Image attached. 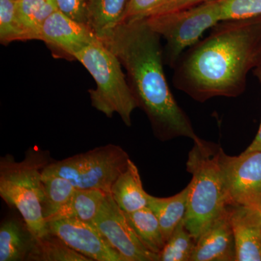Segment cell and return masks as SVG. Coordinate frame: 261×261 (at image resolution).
Here are the masks:
<instances>
[{
  "label": "cell",
  "mask_w": 261,
  "mask_h": 261,
  "mask_svg": "<svg viewBox=\"0 0 261 261\" xmlns=\"http://www.w3.org/2000/svg\"><path fill=\"white\" fill-rule=\"evenodd\" d=\"M130 0H88L87 25L99 38L123 22Z\"/></svg>",
  "instance_id": "9a60e30c"
},
{
  "label": "cell",
  "mask_w": 261,
  "mask_h": 261,
  "mask_svg": "<svg viewBox=\"0 0 261 261\" xmlns=\"http://www.w3.org/2000/svg\"><path fill=\"white\" fill-rule=\"evenodd\" d=\"M15 1H18V0H15Z\"/></svg>",
  "instance_id": "4dcf8cb0"
},
{
  "label": "cell",
  "mask_w": 261,
  "mask_h": 261,
  "mask_svg": "<svg viewBox=\"0 0 261 261\" xmlns=\"http://www.w3.org/2000/svg\"><path fill=\"white\" fill-rule=\"evenodd\" d=\"M130 159L118 145L101 146L46 166L43 174L66 178L80 190H99L111 194L116 178L128 167Z\"/></svg>",
  "instance_id": "8992f818"
},
{
  "label": "cell",
  "mask_w": 261,
  "mask_h": 261,
  "mask_svg": "<svg viewBox=\"0 0 261 261\" xmlns=\"http://www.w3.org/2000/svg\"><path fill=\"white\" fill-rule=\"evenodd\" d=\"M27 261H92L70 248L61 238L48 233L36 238Z\"/></svg>",
  "instance_id": "7402d4cb"
},
{
  "label": "cell",
  "mask_w": 261,
  "mask_h": 261,
  "mask_svg": "<svg viewBox=\"0 0 261 261\" xmlns=\"http://www.w3.org/2000/svg\"><path fill=\"white\" fill-rule=\"evenodd\" d=\"M35 241L25 221L5 220L0 226V261L27 260Z\"/></svg>",
  "instance_id": "4fadbf2b"
},
{
  "label": "cell",
  "mask_w": 261,
  "mask_h": 261,
  "mask_svg": "<svg viewBox=\"0 0 261 261\" xmlns=\"http://www.w3.org/2000/svg\"><path fill=\"white\" fill-rule=\"evenodd\" d=\"M196 243L197 241L185 227L183 220L159 254V261H191Z\"/></svg>",
  "instance_id": "603a6c76"
},
{
  "label": "cell",
  "mask_w": 261,
  "mask_h": 261,
  "mask_svg": "<svg viewBox=\"0 0 261 261\" xmlns=\"http://www.w3.org/2000/svg\"><path fill=\"white\" fill-rule=\"evenodd\" d=\"M230 207L201 235L191 261H236Z\"/></svg>",
  "instance_id": "7c38bea8"
},
{
  "label": "cell",
  "mask_w": 261,
  "mask_h": 261,
  "mask_svg": "<svg viewBox=\"0 0 261 261\" xmlns=\"http://www.w3.org/2000/svg\"><path fill=\"white\" fill-rule=\"evenodd\" d=\"M230 209L236 261H261V228L246 222L232 206Z\"/></svg>",
  "instance_id": "ac0fdd59"
},
{
  "label": "cell",
  "mask_w": 261,
  "mask_h": 261,
  "mask_svg": "<svg viewBox=\"0 0 261 261\" xmlns=\"http://www.w3.org/2000/svg\"><path fill=\"white\" fill-rule=\"evenodd\" d=\"M107 194L99 190L76 189L70 200L49 221L75 219L92 223Z\"/></svg>",
  "instance_id": "e0dca14e"
},
{
  "label": "cell",
  "mask_w": 261,
  "mask_h": 261,
  "mask_svg": "<svg viewBox=\"0 0 261 261\" xmlns=\"http://www.w3.org/2000/svg\"><path fill=\"white\" fill-rule=\"evenodd\" d=\"M47 224L49 233L92 261H126L92 223L63 219L49 221Z\"/></svg>",
  "instance_id": "9c48e42d"
},
{
  "label": "cell",
  "mask_w": 261,
  "mask_h": 261,
  "mask_svg": "<svg viewBox=\"0 0 261 261\" xmlns=\"http://www.w3.org/2000/svg\"><path fill=\"white\" fill-rule=\"evenodd\" d=\"M206 1H209V0H170L166 4L154 10L153 13L149 15V16L187 9V8H191V7L195 6L200 3H205Z\"/></svg>",
  "instance_id": "f1b7e54d"
},
{
  "label": "cell",
  "mask_w": 261,
  "mask_h": 261,
  "mask_svg": "<svg viewBox=\"0 0 261 261\" xmlns=\"http://www.w3.org/2000/svg\"><path fill=\"white\" fill-rule=\"evenodd\" d=\"M169 1L170 0H130L123 20L147 18L154 10Z\"/></svg>",
  "instance_id": "484cf974"
},
{
  "label": "cell",
  "mask_w": 261,
  "mask_h": 261,
  "mask_svg": "<svg viewBox=\"0 0 261 261\" xmlns=\"http://www.w3.org/2000/svg\"><path fill=\"white\" fill-rule=\"evenodd\" d=\"M261 64V16L221 21L211 34L182 53L173 84L194 100L237 97L247 76Z\"/></svg>",
  "instance_id": "6da1fadb"
},
{
  "label": "cell",
  "mask_w": 261,
  "mask_h": 261,
  "mask_svg": "<svg viewBox=\"0 0 261 261\" xmlns=\"http://www.w3.org/2000/svg\"><path fill=\"white\" fill-rule=\"evenodd\" d=\"M111 195L125 213L135 212L148 207L149 195L144 190L138 168L132 160L126 169L113 184Z\"/></svg>",
  "instance_id": "5bb4252c"
},
{
  "label": "cell",
  "mask_w": 261,
  "mask_h": 261,
  "mask_svg": "<svg viewBox=\"0 0 261 261\" xmlns=\"http://www.w3.org/2000/svg\"><path fill=\"white\" fill-rule=\"evenodd\" d=\"M221 21L261 16V0H218Z\"/></svg>",
  "instance_id": "d4e9b609"
},
{
  "label": "cell",
  "mask_w": 261,
  "mask_h": 261,
  "mask_svg": "<svg viewBox=\"0 0 261 261\" xmlns=\"http://www.w3.org/2000/svg\"><path fill=\"white\" fill-rule=\"evenodd\" d=\"M226 181L230 206L261 202V151L243 152L226 160Z\"/></svg>",
  "instance_id": "30bf717a"
},
{
  "label": "cell",
  "mask_w": 261,
  "mask_h": 261,
  "mask_svg": "<svg viewBox=\"0 0 261 261\" xmlns=\"http://www.w3.org/2000/svg\"><path fill=\"white\" fill-rule=\"evenodd\" d=\"M92 224L126 261H159V255L142 243L111 194L106 195Z\"/></svg>",
  "instance_id": "ba28073f"
},
{
  "label": "cell",
  "mask_w": 261,
  "mask_h": 261,
  "mask_svg": "<svg viewBox=\"0 0 261 261\" xmlns=\"http://www.w3.org/2000/svg\"><path fill=\"white\" fill-rule=\"evenodd\" d=\"M49 163L48 154L38 149H29L20 162L9 154L0 159V196L19 211L36 238L49 233L42 215V172Z\"/></svg>",
  "instance_id": "277c9868"
},
{
  "label": "cell",
  "mask_w": 261,
  "mask_h": 261,
  "mask_svg": "<svg viewBox=\"0 0 261 261\" xmlns=\"http://www.w3.org/2000/svg\"><path fill=\"white\" fill-rule=\"evenodd\" d=\"M127 219L138 238L147 249L159 254L166 241L155 215L148 207L132 213H125Z\"/></svg>",
  "instance_id": "d6986e66"
},
{
  "label": "cell",
  "mask_w": 261,
  "mask_h": 261,
  "mask_svg": "<svg viewBox=\"0 0 261 261\" xmlns=\"http://www.w3.org/2000/svg\"><path fill=\"white\" fill-rule=\"evenodd\" d=\"M145 19L149 27L166 42L164 63L173 68L184 51L198 42L205 31L221 22L219 1L209 0L187 9Z\"/></svg>",
  "instance_id": "52a82bcc"
},
{
  "label": "cell",
  "mask_w": 261,
  "mask_h": 261,
  "mask_svg": "<svg viewBox=\"0 0 261 261\" xmlns=\"http://www.w3.org/2000/svg\"><path fill=\"white\" fill-rule=\"evenodd\" d=\"M188 154L189 184L185 227L196 241L230 206L225 153L219 144L197 137Z\"/></svg>",
  "instance_id": "3957f363"
},
{
  "label": "cell",
  "mask_w": 261,
  "mask_h": 261,
  "mask_svg": "<svg viewBox=\"0 0 261 261\" xmlns=\"http://www.w3.org/2000/svg\"><path fill=\"white\" fill-rule=\"evenodd\" d=\"M58 10L68 18L87 25L88 0H55Z\"/></svg>",
  "instance_id": "4316f807"
},
{
  "label": "cell",
  "mask_w": 261,
  "mask_h": 261,
  "mask_svg": "<svg viewBox=\"0 0 261 261\" xmlns=\"http://www.w3.org/2000/svg\"><path fill=\"white\" fill-rule=\"evenodd\" d=\"M42 215L47 223L70 200L76 188L68 179L56 174L42 173Z\"/></svg>",
  "instance_id": "44dd1931"
},
{
  "label": "cell",
  "mask_w": 261,
  "mask_h": 261,
  "mask_svg": "<svg viewBox=\"0 0 261 261\" xmlns=\"http://www.w3.org/2000/svg\"><path fill=\"white\" fill-rule=\"evenodd\" d=\"M73 58L84 65L95 82L96 88L89 90L92 107L108 118L117 113L126 126H132V113L138 104L118 58L98 39Z\"/></svg>",
  "instance_id": "5b68a950"
},
{
  "label": "cell",
  "mask_w": 261,
  "mask_h": 261,
  "mask_svg": "<svg viewBox=\"0 0 261 261\" xmlns=\"http://www.w3.org/2000/svg\"><path fill=\"white\" fill-rule=\"evenodd\" d=\"M232 207L246 222L261 228V202L253 205Z\"/></svg>",
  "instance_id": "83f0119b"
},
{
  "label": "cell",
  "mask_w": 261,
  "mask_h": 261,
  "mask_svg": "<svg viewBox=\"0 0 261 261\" xmlns=\"http://www.w3.org/2000/svg\"><path fill=\"white\" fill-rule=\"evenodd\" d=\"M98 39L88 25L68 18L58 10L42 24L37 40L58 48L73 58L81 49Z\"/></svg>",
  "instance_id": "8fae6325"
},
{
  "label": "cell",
  "mask_w": 261,
  "mask_h": 261,
  "mask_svg": "<svg viewBox=\"0 0 261 261\" xmlns=\"http://www.w3.org/2000/svg\"><path fill=\"white\" fill-rule=\"evenodd\" d=\"M189 186L169 197H157L149 195L148 207L159 220L163 236L167 242L175 228L185 219L187 210Z\"/></svg>",
  "instance_id": "2e32d148"
},
{
  "label": "cell",
  "mask_w": 261,
  "mask_h": 261,
  "mask_svg": "<svg viewBox=\"0 0 261 261\" xmlns=\"http://www.w3.org/2000/svg\"><path fill=\"white\" fill-rule=\"evenodd\" d=\"M16 13V1L0 0V42L9 44L14 41H27Z\"/></svg>",
  "instance_id": "cb8c5ba5"
},
{
  "label": "cell",
  "mask_w": 261,
  "mask_h": 261,
  "mask_svg": "<svg viewBox=\"0 0 261 261\" xmlns=\"http://www.w3.org/2000/svg\"><path fill=\"white\" fill-rule=\"evenodd\" d=\"M252 71H253V74L255 75V77H257V80H258L261 84V64L257 66V68H255ZM252 151H261V123L255 139H254L252 143L244 152H252Z\"/></svg>",
  "instance_id": "f546056e"
},
{
  "label": "cell",
  "mask_w": 261,
  "mask_h": 261,
  "mask_svg": "<svg viewBox=\"0 0 261 261\" xmlns=\"http://www.w3.org/2000/svg\"><path fill=\"white\" fill-rule=\"evenodd\" d=\"M55 0H18L16 13L28 40L37 39L42 24L58 10Z\"/></svg>",
  "instance_id": "ffe728a7"
},
{
  "label": "cell",
  "mask_w": 261,
  "mask_h": 261,
  "mask_svg": "<svg viewBox=\"0 0 261 261\" xmlns=\"http://www.w3.org/2000/svg\"><path fill=\"white\" fill-rule=\"evenodd\" d=\"M161 39L145 18L123 20L99 38L126 70L138 108L147 115L154 136L162 142L181 137L195 140L192 122L166 80Z\"/></svg>",
  "instance_id": "7a4b0ae2"
}]
</instances>
